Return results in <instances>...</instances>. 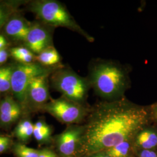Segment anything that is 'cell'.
<instances>
[{
	"mask_svg": "<svg viewBox=\"0 0 157 157\" xmlns=\"http://www.w3.org/2000/svg\"><path fill=\"white\" fill-rule=\"evenodd\" d=\"M39 157H58L56 154L48 149L39 150Z\"/></svg>",
	"mask_w": 157,
	"mask_h": 157,
	"instance_id": "obj_21",
	"label": "cell"
},
{
	"mask_svg": "<svg viewBox=\"0 0 157 157\" xmlns=\"http://www.w3.org/2000/svg\"><path fill=\"white\" fill-rule=\"evenodd\" d=\"M10 53L12 56L17 60L18 58L25 56L30 54H32V52L29 50L28 48L25 47H14L10 50Z\"/></svg>",
	"mask_w": 157,
	"mask_h": 157,
	"instance_id": "obj_20",
	"label": "cell"
},
{
	"mask_svg": "<svg viewBox=\"0 0 157 157\" xmlns=\"http://www.w3.org/2000/svg\"><path fill=\"white\" fill-rule=\"evenodd\" d=\"M93 157H109L108 155H107L105 154H97L95 156Z\"/></svg>",
	"mask_w": 157,
	"mask_h": 157,
	"instance_id": "obj_27",
	"label": "cell"
},
{
	"mask_svg": "<svg viewBox=\"0 0 157 157\" xmlns=\"http://www.w3.org/2000/svg\"><path fill=\"white\" fill-rule=\"evenodd\" d=\"M31 8L45 25L51 27L66 28L80 34L89 42L94 41V38L80 27L61 2L54 0L36 1Z\"/></svg>",
	"mask_w": 157,
	"mask_h": 157,
	"instance_id": "obj_3",
	"label": "cell"
},
{
	"mask_svg": "<svg viewBox=\"0 0 157 157\" xmlns=\"http://www.w3.org/2000/svg\"><path fill=\"white\" fill-rule=\"evenodd\" d=\"M149 120L150 113L146 107L125 97L100 102L88 113L78 151L91 155L131 141L146 128Z\"/></svg>",
	"mask_w": 157,
	"mask_h": 157,
	"instance_id": "obj_1",
	"label": "cell"
},
{
	"mask_svg": "<svg viewBox=\"0 0 157 157\" xmlns=\"http://www.w3.org/2000/svg\"><path fill=\"white\" fill-rule=\"evenodd\" d=\"M33 128L34 124L30 121L24 120L17 125L14 133L19 140L27 141L33 136Z\"/></svg>",
	"mask_w": 157,
	"mask_h": 157,
	"instance_id": "obj_15",
	"label": "cell"
},
{
	"mask_svg": "<svg viewBox=\"0 0 157 157\" xmlns=\"http://www.w3.org/2000/svg\"><path fill=\"white\" fill-rule=\"evenodd\" d=\"M131 141H124L105 151L109 157H128L132 149Z\"/></svg>",
	"mask_w": 157,
	"mask_h": 157,
	"instance_id": "obj_16",
	"label": "cell"
},
{
	"mask_svg": "<svg viewBox=\"0 0 157 157\" xmlns=\"http://www.w3.org/2000/svg\"><path fill=\"white\" fill-rule=\"evenodd\" d=\"M58 67H44L40 63H19L13 67L11 91L17 101L25 104L27 102L29 86L35 77L51 75Z\"/></svg>",
	"mask_w": 157,
	"mask_h": 157,
	"instance_id": "obj_5",
	"label": "cell"
},
{
	"mask_svg": "<svg viewBox=\"0 0 157 157\" xmlns=\"http://www.w3.org/2000/svg\"><path fill=\"white\" fill-rule=\"evenodd\" d=\"M139 157H157V154L152 150H142L139 152Z\"/></svg>",
	"mask_w": 157,
	"mask_h": 157,
	"instance_id": "obj_22",
	"label": "cell"
},
{
	"mask_svg": "<svg viewBox=\"0 0 157 157\" xmlns=\"http://www.w3.org/2000/svg\"><path fill=\"white\" fill-rule=\"evenodd\" d=\"M21 114V108L11 97H6L0 102V124L9 126L15 122Z\"/></svg>",
	"mask_w": 157,
	"mask_h": 157,
	"instance_id": "obj_10",
	"label": "cell"
},
{
	"mask_svg": "<svg viewBox=\"0 0 157 157\" xmlns=\"http://www.w3.org/2000/svg\"><path fill=\"white\" fill-rule=\"evenodd\" d=\"M51 128L43 121H39L34 124L33 136L40 143L47 142L50 139Z\"/></svg>",
	"mask_w": 157,
	"mask_h": 157,
	"instance_id": "obj_14",
	"label": "cell"
},
{
	"mask_svg": "<svg viewBox=\"0 0 157 157\" xmlns=\"http://www.w3.org/2000/svg\"><path fill=\"white\" fill-rule=\"evenodd\" d=\"M13 152L17 157H39V150L22 144H17L14 146Z\"/></svg>",
	"mask_w": 157,
	"mask_h": 157,
	"instance_id": "obj_19",
	"label": "cell"
},
{
	"mask_svg": "<svg viewBox=\"0 0 157 157\" xmlns=\"http://www.w3.org/2000/svg\"><path fill=\"white\" fill-rule=\"evenodd\" d=\"M136 145L142 150H151L157 146V132L154 129L144 128L135 137Z\"/></svg>",
	"mask_w": 157,
	"mask_h": 157,
	"instance_id": "obj_12",
	"label": "cell"
},
{
	"mask_svg": "<svg viewBox=\"0 0 157 157\" xmlns=\"http://www.w3.org/2000/svg\"><path fill=\"white\" fill-rule=\"evenodd\" d=\"M83 126L71 125L56 139L58 151L63 157H72L78 150Z\"/></svg>",
	"mask_w": 157,
	"mask_h": 157,
	"instance_id": "obj_7",
	"label": "cell"
},
{
	"mask_svg": "<svg viewBox=\"0 0 157 157\" xmlns=\"http://www.w3.org/2000/svg\"><path fill=\"white\" fill-rule=\"evenodd\" d=\"M152 114L157 122V103L155 104L152 108Z\"/></svg>",
	"mask_w": 157,
	"mask_h": 157,
	"instance_id": "obj_26",
	"label": "cell"
},
{
	"mask_svg": "<svg viewBox=\"0 0 157 157\" xmlns=\"http://www.w3.org/2000/svg\"><path fill=\"white\" fill-rule=\"evenodd\" d=\"M8 57V52L6 49L0 50V64L6 62Z\"/></svg>",
	"mask_w": 157,
	"mask_h": 157,
	"instance_id": "obj_24",
	"label": "cell"
},
{
	"mask_svg": "<svg viewBox=\"0 0 157 157\" xmlns=\"http://www.w3.org/2000/svg\"><path fill=\"white\" fill-rule=\"evenodd\" d=\"M7 41L5 37L0 34V50L6 49V46L7 45Z\"/></svg>",
	"mask_w": 157,
	"mask_h": 157,
	"instance_id": "obj_25",
	"label": "cell"
},
{
	"mask_svg": "<svg viewBox=\"0 0 157 157\" xmlns=\"http://www.w3.org/2000/svg\"><path fill=\"white\" fill-rule=\"evenodd\" d=\"M87 78L91 88L105 101L124 98L130 87L128 68L110 59H93L89 64Z\"/></svg>",
	"mask_w": 157,
	"mask_h": 157,
	"instance_id": "obj_2",
	"label": "cell"
},
{
	"mask_svg": "<svg viewBox=\"0 0 157 157\" xmlns=\"http://www.w3.org/2000/svg\"><path fill=\"white\" fill-rule=\"evenodd\" d=\"M52 87L68 100L84 105L88 92L91 89L90 82L71 69L60 67L50 75Z\"/></svg>",
	"mask_w": 157,
	"mask_h": 157,
	"instance_id": "obj_4",
	"label": "cell"
},
{
	"mask_svg": "<svg viewBox=\"0 0 157 157\" xmlns=\"http://www.w3.org/2000/svg\"><path fill=\"white\" fill-rule=\"evenodd\" d=\"M15 7L11 3L0 2V28L5 25L11 17Z\"/></svg>",
	"mask_w": 157,
	"mask_h": 157,
	"instance_id": "obj_18",
	"label": "cell"
},
{
	"mask_svg": "<svg viewBox=\"0 0 157 157\" xmlns=\"http://www.w3.org/2000/svg\"><path fill=\"white\" fill-rule=\"evenodd\" d=\"M6 136H0V144L6 140Z\"/></svg>",
	"mask_w": 157,
	"mask_h": 157,
	"instance_id": "obj_28",
	"label": "cell"
},
{
	"mask_svg": "<svg viewBox=\"0 0 157 157\" xmlns=\"http://www.w3.org/2000/svg\"><path fill=\"white\" fill-rule=\"evenodd\" d=\"M12 71L13 67L10 65L0 67V93L11 90Z\"/></svg>",
	"mask_w": 157,
	"mask_h": 157,
	"instance_id": "obj_17",
	"label": "cell"
},
{
	"mask_svg": "<svg viewBox=\"0 0 157 157\" xmlns=\"http://www.w3.org/2000/svg\"><path fill=\"white\" fill-rule=\"evenodd\" d=\"M0 102H1V101H0Z\"/></svg>",
	"mask_w": 157,
	"mask_h": 157,
	"instance_id": "obj_29",
	"label": "cell"
},
{
	"mask_svg": "<svg viewBox=\"0 0 157 157\" xmlns=\"http://www.w3.org/2000/svg\"><path fill=\"white\" fill-rule=\"evenodd\" d=\"M10 144H11V140L9 137H7L6 140L0 144V154L3 153L4 152L6 151V150L10 146Z\"/></svg>",
	"mask_w": 157,
	"mask_h": 157,
	"instance_id": "obj_23",
	"label": "cell"
},
{
	"mask_svg": "<svg viewBox=\"0 0 157 157\" xmlns=\"http://www.w3.org/2000/svg\"><path fill=\"white\" fill-rule=\"evenodd\" d=\"M50 75H41L34 78L29 86L27 101L41 108L50 98L48 77Z\"/></svg>",
	"mask_w": 157,
	"mask_h": 157,
	"instance_id": "obj_9",
	"label": "cell"
},
{
	"mask_svg": "<svg viewBox=\"0 0 157 157\" xmlns=\"http://www.w3.org/2000/svg\"><path fill=\"white\" fill-rule=\"evenodd\" d=\"M25 43L29 50L39 54L52 45L50 29L40 24L32 25Z\"/></svg>",
	"mask_w": 157,
	"mask_h": 157,
	"instance_id": "obj_8",
	"label": "cell"
},
{
	"mask_svg": "<svg viewBox=\"0 0 157 157\" xmlns=\"http://www.w3.org/2000/svg\"><path fill=\"white\" fill-rule=\"evenodd\" d=\"M32 25L23 17H11L5 25L6 35L17 41H25Z\"/></svg>",
	"mask_w": 157,
	"mask_h": 157,
	"instance_id": "obj_11",
	"label": "cell"
},
{
	"mask_svg": "<svg viewBox=\"0 0 157 157\" xmlns=\"http://www.w3.org/2000/svg\"><path fill=\"white\" fill-rule=\"evenodd\" d=\"M41 109L64 124L79 123L90 111L85 105L68 100L63 97L51 100L46 103Z\"/></svg>",
	"mask_w": 157,
	"mask_h": 157,
	"instance_id": "obj_6",
	"label": "cell"
},
{
	"mask_svg": "<svg viewBox=\"0 0 157 157\" xmlns=\"http://www.w3.org/2000/svg\"><path fill=\"white\" fill-rule=\"evenodd\" d=\"M36 59L40 65L50 67L58 64L61 61V56L56 49L51 45L39 54Z\"/></svg>",
	"mask_w": 157,
	"mask_h": 157,
	"instance_id": "obj_13",
	"label": "cell"
}]
</instances>
